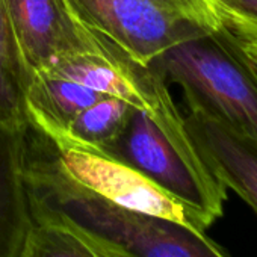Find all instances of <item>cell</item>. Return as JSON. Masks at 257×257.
<instances>
[{
  "mask_svg": "<svg viewBox=\"0 0 257 257\" xmlns=\"http://www.w3.org/2000/svg\"><path fill=\"white\" fill-rule=\"evenodd\" d=\"M32 74L73 53H103L104 41L88 31L65 0H5Z\"/></svg>",
  "mask_w": 257,
  "mask_h": 257,
  "instance_id": "6",
  "label": "cell"
},
{
  "mask_svg": "<svg viewBox=\"0 0 257 257\" xmlns=\"http://www.w3.org/2000/svg\"><path fill=\"white\" fill-rule=\"evenodd\" d=\"M112 158L134 167L213 224L224 213L227 188L201 159L191 135H170L135 109Z\"/></svg>",
  "mask_w": 257,
  "mask_h": 257,
  "instance_id": "4",
  "label": "cell"
},
{
  "mask_svg": "<svg viewBox=\"0 0 257 257\" xmlns=\"http://www.w3.org/2000/svg\"><path fill=\"white\" fill-rule=\"evenodd\" d=\"M189 135L209 170L257 215V144L195 103H186Z\"/></svg>",
  "mask_w": 257,
  "mask_h": 257,
  "instance_id": "7",
  "label": "cell"
},
{
  "mask_svg": "<svg viewBox=\"0 0 257 257\" xmlns=\"http://www.w3.org/2000/svg\"><path fill=\"white\" fill-rule=\"evenodd\" d=\"M230 35L233 37V41H234L239 53L242 55V58L245 59V62L254 73V76L257 77V41L255 40H243V38L234 37L233 34H230Z\"/></svg>",
  "mask_w": 257,
  "mask_h": 257,
  "instance_id": "14",
  "label": "cell"
},
{
  "mask_svg": "<svg viewBox=\"0 0 257 257\" xmlns=\"http://www.w3.org/2000/svg\"><path fill=\"white\" fill-rule=\"evenodd\" d=\"M38 137L43 141H38L37 137L34 141L46 158L67 179L100 198L125 209L185 224L198 231H206L212 225L203 213L125 162L86 147L50 143L41 134Z\"/></svg>",
  "mask_w": 257,
  "mask_h": 257,
  "instance_id": "5",
  "label": "cell"
},
{
  "mask_svg": "<svg viewBox=\"0 0 257 257\" xmlns=\"http://www.w3.org/2000/svg\"><path fill=\"white\" fill-rule=\"evenodd\" d=\"M210 5L230 34L257 41V0H210Z\"/></svg>",
  "mask_w": 257,
  "mask_h": 257,
  "instance_id": "13",
  "label": "cell"
},
{
  "mask_svg": "<svg viewBox=\"0 0 257 257\" xmlns=\"http://www.w3.org/2000/svg\"><path fill=\"white\" fill-rule=\"evenodd\" d=\"M106 95L77 82L34 73L26 95L29 127L38 132L65 131L79 113Z\"/></svg>",
  "mask_w": 257,
  "mask_h": 257,
  "instance_id": "9",
  "label": "cell"
},
{
  "mask_svg": "<svg viewBox=\"0 0 257 257\" xmlns=\"http://www.w3.org/2000/svg\"><path fill=\"white\" fill-rule=\"evenodd\" d=\"M134 110L127 101L106 95L79 113L65 131L37 132L50 143L74 144L112 156Z\"/></svg>",
  "mask_w": 257,
  "mask_h": 257,
  "instance_id": "11",
  "label": "cell"
},
{
  "mask_svg": "<svg viewBox=\"0 0 257 257\" xmlns=\"http://www.w3.org/2000/svg\"><path fill=\"white\" fill-rule=\"evenodd\" d=\"M31 225L25 183V134L0 124V257H19Z\"/></svg>",
  "mask_w": 257,
  "mask_h": 257,
  "instance_id": "8",
  "label": "cell"
},
{
  "mask_svg": "<svg viewBox=\"0 0 257 257\" xmlns=\"http://www.w3.org/2000/svg\"><path fill=\"white\" fill-rule=\"evenodd\" d=\"M19 257H103L76 233L32 219Z\"/></svg>",
  "mask_w": 257,
  "mask_h": 257,
  "instance_id": "12",
  "label": "cell"
},
{
  "mask_svg": "<svg viewBox=\"0 0 257 257\" xmlns=\"http://www.w3.org/2000/svg\"><path fill=\"white\" fill-rule=\"evenodd\" d=\"M25 183L34 221L76 233L103 257H230L206 231L116 206L76 185L26 135Z\"/></svg>",
  "mask_w": 257,
  "mask_h": 257,
  "instance_id": "1",
  "label": "cell"
},
{
  "mask_svg": "<svg viewBox=\"0 0 257 257\" xmlns=\"http://www.w3.org/2000/svg\"><path fill=\"white\" fill-rule=\"evenodd\" d=\"M32 76L7 2L0 0V124L17 134H25L29 127L26 95Z\"/></svg>",
  "mask_w": 257,
  "mask_h": 257,
  "instance_id": "10",
  "label": "cell"
},
{
  "mask_svg": "<svg viewBox=\"0 0 257 257\" xmlns=\"http://www.w3.org/2000/svg\"><path fill=\"white\" fill-rule=\"evenodd\" d=\"M149 65L179 83L186 103L257 144V77L224 26L168 49Z\"/></svg>",
  "mask_w": 257,
  "mask_h": 257,
  "instance_id": "2",
  "label": "cell"
},
{
  "mask_svg": "<svg viewBox=\"0 0 257 257\" xmlns=\"http://www.w3.org/2000/svg\"><path fill=\"white\" fill-rule=\"evenodd\" d=\"M76 19L128 59L149 65L221 26L210 0H65Z\"/></svg>",
  "mask_w": 257,
  "mask_h": 257,
  "instance_id": "3",
  "label": "cell"
}]
</instances>
